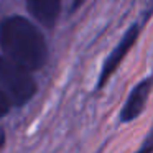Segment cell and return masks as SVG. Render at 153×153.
Returning a JSON list of instances; mask_svg holds the SVG:
<instances>
[{
	"instance_id": "obj_1",
	"label": "cell",
	"mask_w": 153,
	"mask_h": 153,
	"mask_svg": "<svg viewBox=\"0 0 153 153\" xmlns=\"http://www.w3.org/2000/svg\"><path fill=\"white\" fill-rule=\"evenodd\" d=\"M0 46L8 59L27 71L40 69L46 61L48 51L43 35L22 17H12L2 23Z\"/></svg>"
},
{
	"instance_id": "obj_2",
	"label": "cell",
	"mask_w": 153,
	"mask_h": 153,
	"mask_svg": "<svg viewBox=\"0 0 153 153\" xmlns=\"http://www.w3.org/2000/svg\"><path fill=\"white\" fill-rule=\"evenodd\" d=\"M36 91L35 81L27 69L10 59L0 58V92L10 104H25Z\"/></svg>"
},
{
	"instance_id": "obj_3",
	"label": "cell",
	"mask_w": 153,
	"mask_h": 153,
	"mask_svg": "<svg viewBox=\"0 0 153 153\" xmlns=\"http://www.w3.org/2000/svg\"><path fill=\"white\" fill-rule=\"evenodd\" d=\"M137 36H138V27H132L127 31L125 36L122 38L119 46H117L115 50L112 51V54L107 58L105 64H104V68H102V73H100V77H99V86H104V82L109 79V76L117 69V66H119L120 61L123 59V56H125V54L128 53V50L133 46Z\"/></svg>"
},
{
	"instance_id": "obj_4",
	"label": "cell",
	"mask_w": 153,
	"mask_h": 153,
	"mask_svg": "<svg viewBox=\"0 0 153 153\" xmlns=\"http://www.w3.org/2000/svg\"><path fill=\"white\" fill-rule=\"evenodd\" d=\"M150 87H152L150 79H145L130 92L128 99H127L125 105H123V109H122V114H120L122 122H130V120L137 119V117L142 114L143 107H145V104H146V99H148Z\"/></svg>"
},
{
	"instance_id": "obj_5",
	"label": "cell",
	"mask_w": 153,
	"mask_h": 153,
	"mask_svg": "<svg viewBox=\"0 0 153 153\" xmlns=\"http://www.w3.org/2000/svg\"><path fill=\"white\" fill-rule=\"evenodd\" d=\"M30 13L45 27H53L59 13V0H28Z\"/></svg>"
},
{
	"instance_id": "obj_6",
	"label": "cell",
	"mask_w": 153,
	"mask_h": 153,
	"mask_svg": "<svg viewBox=\"0 0 153 153\" xmlns=\"http://www.w3.org/2000/svg\"><path fill=\"white\" fill-rule=\"evenodd\" d=\"M8 107H10V102L7 100V97H5L4 94L0 92V117L4 115V114H7Z\"/></svg>"
},
{
	"instance_id": "obj_7",
	"label": "cell",
	"mask_w": 153,
	"mask_h": 153,
	"mask_svg": "<svg viewBox=\"0 0 153 153\" xmlns=\"http://www.w3.org/2000/svg\"><path fill=\"white\" fill-rule=\"evenodd\" d=\"M150 152H152V145H150V142H146V145L143 146L138 153H150Z\"/></svg>"
},
{
	"instance_id": "obj_8",
	"label": "cell",
	"mask_w": 153,
	"mask_h": 153,
	"mask_svg": "<svg viewBox=\"0 0 153 153\" xmlns=\"http://www.w3.org/2000/svg\"><path fill=\"white\" fill-rule=\"evenodd\" d=\"M4 140H5V135H4V132L0 130V146L4 145Z\"/></svg>"
},
{
	"instance_id": "obj_9",
	"label": "cell",
	"mask_w": 153,
	"mask_h": 153,
	"mask_svg": "<svg viewBox=\"0 0 153 153\" xmlns=\"http://www.w3.org/2000/svg\"><path fill=\"white\" fill-rule=\"evenodd\" d=\"M81 2H82V0H74V4H73V7H77V5L81 4Z\"/></svg>"
}]
</instances>
